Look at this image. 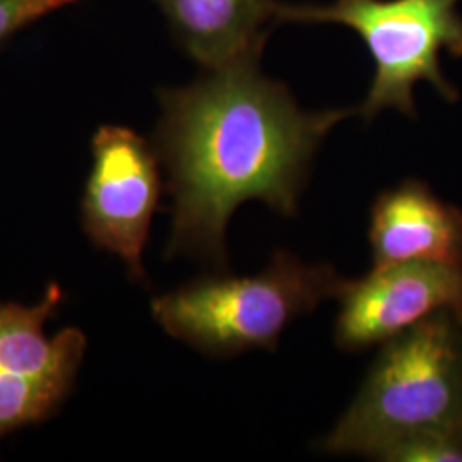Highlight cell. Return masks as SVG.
I'll return each instance as SVG.
<instances>
[{
	"instance_id": "277c9868",
	"label": "cell",
	"mask_w": 462,
	"mask_h": 462,
	"mask_svg": "<svg viewBox=\"0 0 462 462\" xmlns=\"http://www.w3.org/2000/svg\"><path fill=\"white\" fill-rule=\"evenodd\" d=\"M461 0H336L330 5L280 4L282 23H336L364 40L375 72L364 103L355 110L372 122L383 110L416 116L414 88L429 83L454 103L459 91L448 83L440 53L462 57Z\"/></svg>"
},
{
	"instance_id": "3957f363",
	"label": "cell",
	"mask_w": 462,
	"mask_h": 462,
	"mask_svg": "<svg viewBox=\"0 0 462 462\" xmlns=\"http://www.w3.org/2000/svg\"><path fill=\"white\" fill-rule=\"evenodd\" d=\"M343 278L332 265L307 264L278 250L255 276L217 274L190 281L152 300V317L175 339L213 358L252 349L274 351L301 315L337 297Z\"/></svg>"
},
{
	"instance_id": "8992f818",
	"label": "cell",
	"mask_w": 462,
	"mask_h": 462,
	"mask_svg": "<svg viewBox=\"0 0 462 462\" xmlns=\"http://www.w3.org/2000/svg\"><path fill=\"white\" fill-rule=\"evenodd\" d=\"M60 301V288L50 284L34 307L0 303V439L49 418L74 387L86 351L83 332L45 334Z\"/></svg>"
},
{
	"instance_id": "7a4b0ae2",
	"label": "cell",
	"mask_w": 462,
	"mask_h": 462,
	"mask_svg": "<svg viewBox=\"0 0 462 462\" xmlns=\"http://www.w3.org/2000/svg\"><path fill=\"white\" fill-rule=\"evenodd\" d=\"M462 430V315L444 310L383 343L356 396L317 444L380 461L423 431Z\"/></svg>"
},
{
	"instance_id": "ba28073f",
	"label": "cell",
	"mask_w": 462,
	"mask_h": 462,
	"mask_svg": "<svg viewBox=\"0 0 462 462\" xmlns=\"http://www.w3.org/2000/svg\"><path fill=\"white\" fill-rule=\"evenodd\" d=\"M374 265L433 263L462 267V211L429 183L408 179L380 192L370 209Z\"/></svg>"
},
{
	"instance_id": "30bf717a",
	"label": "cell",
	"mask_w": 462,
	"mask_h": 462,
	"mask_svg": "<svg viewBox=\"0 0 462 462\" xmlns=\"http://www.w3.org/2000/svg\"><path fill=\"white\" fill-rule=\"evenodd\" d=\"M83 0H0V47L64 7Z\"/></svg>"
},
{
	"instance_id": "9c48e42d",
	"label": "cell",
	"mask_w": 462,
	"mask_h": 462,
	"mask_svg": "<svg viewBox=\"0 0 462 462\" xmlns=\"http://www.w3.org/2000/svg\"><path fill=\"white\" fill-rule=\"evenodd\" d=\"M179 47L199 66L261 59L267 34L280 24L276 0H152Z\"/></svg>"
},
{
	"instance_id": "52a82bcc",
	"label": "cell",
	"mask_w": 462,
	"mask_h": 462,
	"mask_svg": "<svg viewBox=\"0 0 462 462\" xmlns=\"http://www.w3.org/2000/svg\"><path fill=\"white\" fill-rule=\"evenodd\" d=\"M334 328L337 347L349 353L379 346L433 314L462 315L461 265L397 263L374 265L358 280H345Z\"/></svg>"
},
{
	"instance_id": "6da1fadb",
	"label": "cell",
	"mask_w": 462,
	"mask_h": 462,
	"mask_svg": "<svg viewBox=\"0 0 462 462\" xmlns=\"http://www.w3.org/2000/svg\"><path fill=\"white\" fill-rule=\"evenodd\" d=\"M154 149L168 173L173 221L166 255L226 269V226L257 199L291 217L315 152L355 110L305 112L259 59L208 69L196 83L160 89Z\"/></svg>"
},
{
	"instance_id": "5b68a950",
	"label": "cell",
	"mask_w": 462,
	"mask_h": 462,
	"mask_svg": "<svg viewBox=\"0 0 462 462\" xmlns=\"http://www.w3.org/2000/svg\"><path fill=\"white\" fill-rule=\"evenodd\" d=\"M91 152L81 204L84 231L97 247L118 255L133 280H144L143 252L162 198L158 152L122 125H101Z\"/></svg>"
}]
</instances>
